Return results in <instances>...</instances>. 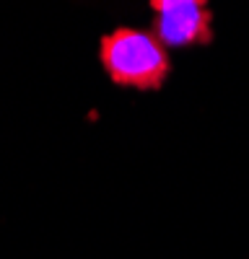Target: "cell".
Returning <instances> with one entry per match:
<instances>
[{
	"label": "cell",
	"instance_id": "cell-1",
	"mask_svg": "<svg viewBox=\"0 0 249 259\" xmlns=\"http://www.w3.org/2000/svg\"><path fill=\"white\" fill-rule=\"evenodd\" d=\"M99 55L107 75L128 89H158L172 70L163 45L153 34L138 29H117L104 36Z\"/></svg>",
	"mask_w": 249,
	"mask_h": 259
},
{
	"label": "cell",
	"instance_id": "cell-2",
	"mask_svg": "<svg viewBox=\"0 0 249 259\" xmlns=\"http://www.w3.org/2000/svg\"><path fill=\"white\" fill-rule=\"evenodd\" d=\"M153 36L163 47H190L208 45L211 31V11L208 0H151Z\"/></svg>",
	"mask_w": 249,
	"mask_h": 259
}]
</instances>
